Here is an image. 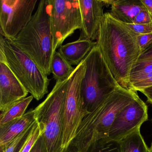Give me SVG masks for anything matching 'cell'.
<instances>
[{
	"label": "cell",
	"instance_id": "1",
	"mask_svg": "<svg viewBox=\"0 0 152 152\" xmlns=\"http://www.w3.org/2000/svg\"><path fill=\"white\" fill-rule=\"evenodd\" d=\"M138 35L110 12L104 14L96 46L118 84L127 89L131 71L140 54Z\"/></svg>",
	"mask_w": 152,
	"mask_h": 152
},
{
	"label": "cell",
	"instance_id": "2",
	"mask_svg": "<svg viewBox=\"0 0 152 152\" xmlns=\"http://www.w3.org/2000/svg\"><path fill=\"white\" fill-rule=\"evenodd\" d=\"M138 95L119 86L104 101L85 116L71 144L74 152H86L97 141L106 138L117 114Z\"/></svg>",
	"mask_w": 152,
	"mask_h": 152
},
{
	"label": "cell",
	"instance_id": "3",
	"mask_svg": "<svg viewBox=\"0 0 152 152\" xmlns=\"http://www.w3.org/2000/svg\"><path fill=\"white\" fill-rule=\"evenodd\" d=\"M10 40L31 58L46 75L51 73L55 52L48 0L39 1L27 25Z\"/></svg>",
	"mask_w": 152,
	"mask_h": 152
},
{
	"label": "cell",
	"instance_id": "4",
	"mask_svg": "<svg viewBox=\"0 0 152 152\" xmlns=\"http://www.w3.org/2000/svg\"><path fill=\"white\" fill-rule=\"evenodd\" d=\"M69 78L56 82L43 102L34 108L48 152H63L61 147L66 97Z\"/></svg>",
	"mask_w": 152,
	"mask_h": 152
},
{
	"label": "cell",
	"instance_id": "5",
	"mask_svg": "<svg viewBox=\"0 0 152 152\" xmlns=\"http://www.w3.org/2000/svg\"><path fill=\"white\" fill-rule=\"evenodd\" d=\"M0 62L5 63L35 99L48 93L50 80L34 61L11 40L1 35Z\"/></svg>",
	"mask_w": 152,
	"mask_h": 152
},
{
	"label": "cell",
	"instance_id": "6",
	"mask_svg": "<svg viewBox=\"0 0 152 152\" xmlns=\"http://www.w3.org/2000/svg\"><path fill=\"white\" fill-rule=\"evenodd\" d=\"M86 71L81 84L85 105L89 112L104 101L120 85L97 46L84 58Z\"/></svg>",
	"mask_w": 152,
	"mask_h": 152
},
{
	"label": "cell",
	"instance_id": "7",
	"mask_svg": "<svg viewBox=\"0 0 152 152\" xmlns=\"http://www.w3.org/2000/svg\"><path fill=\"white\" fill-rule=\"evenodd\" d=\"M85 71L86 64L83 59L69 78L61 145L64 151L71 146L83 121L90 113L85 105L81 90L82 82Z\"/></svg>",
	"mask_w": 152,
	"mask_h": 152
},
{
	"label": "cell",
	"instance_id": "8",
	"mask_svg": "<svg viewBox=\"0 0 152 152\" xmlns=\"http://www.w3.org/2000/svg\"><path fill=\"white\" fill-rule=\"evenodd\" d=\"M54 52L76 30L82 28L78 0H48Z\"/></svg>",
	"mask_w": 152,
	"mask_h": 152
},
{
	"label": "cell",
	"instance_id": "9",
	"mask_svg": "<svg viewBox=\"0 0 152 152\" xmlns=\"http://www.w3.org/2000/svg\"><path fill=\"white\" fill-rule=\"evenodd\" d=\"M37 2V0H1V35L10 40L16 37L31 19Z\"/></svg>",
	"mask_w": 152,
	"mask_h": 152
},
{
	"label": "cell",
	"instance_id": "10",
	"mask_svg": "<svg viewBox=\"0 0 152 152\" xmlns=\"http://www.w3.org/2000/svg\"><path fill=\"white\" fill-rule=\"evenodd\" d=\"M148 119L147 106L137 96L117 114L109 129L107 138L119 142L140 128Z\"/></svg>",
	"mask_w": 152,
	"mask_h": 152
},
{
	"label": "cell",
	"instance_id": "11",
	"mask_svg": "<svg viewBox=\"0 0 152 152\" xmlns=\"http://www.w3.org/2000/svg\"><path fill=\"white\" fill-rule=\"evenodd\" d=\"M82 19L80 38L97 40L106 7L104 0H78Z\"/></svg>",
	"mask_w": 152,
	"mask_h": 152
},
{
	"label": "cell",
	"instance_id": "12",
	"mask_svg": "<svg viewBox=\"0 0 152 152\" xmlns=\"http://www.w3.org/2000/svg\"><path fill=\"white\" fill-rule=\"evenodd\" d=\"M29 92L9 66L0 62V110L4 112L18 100L26 97Z\"/></svg>",
	"mask_w": 152,
	"mask_h": 152
},
{
	"label": "cell",
	"instance_id": "13",
	"mask_svg": "<svg viewBox=\"0 0 152 152\" xmlns=\"http://www.w3.org/2000/svg\"><path fill=\"white\" fill-rule=\"evenodd\" d=\"M36 121L34 109H31L20 118L0 125V147L3 149L20 133L34 124Z\"/></svg>",
	"mask_w": 152,
	"mask_h": 152
},
{
	"label": "cell",
	"instance_id": "14",
	"mask_svg": "<svg viewBox=\"0 0 152 152\" xmlns=\"http://www.w3.org/2000/svg\"><path fill=\"white\" fill-rule=\"evenodd\" d=\"M96 46V42L80 37L75 41L62 45L58 51L72 65L77 66Z\"/></svg>",
	"mask_w": 152,
	"mask_h": 152
},
{
	"label": "cell",
	"instance_id": "15",
	"mask_svg": "<svg viewBox=\"0 0 152 152\" xmlns=\"http://www.w3.org/2000/svg\"><path fill=\"white\" fill-rule=\"evenodd\" d=\"M146 9L141 0H112L110 13L121 23H133L137 15Z\"/></svg>",
	"mask_w": 152,
	"mask_h": 152
},
{
	"label": "cell",
	"instance_id": "16",
	"mask_svg": "<svg viewBox=\"0 0 152 152\" xmlns=\"http://www.w3.org/2000/svg\"><path fill=\"white\" fill-rule=\"evenodd\" d=\"M152 72V46L141 53L134 64L130 74L129 89L132 84Z\"/></svg>",
	"mask_w": 152,
	"mask_h": 152
},
{
	"label": "cell",
	"instance_id": "17",
	"mask_svg": "<svg viewBox=\"0 0 152 152\" xmlns=\"http://www.w3.org/2000/svg\"><path fill=\"white\" fill-rule=\"evenodd\" d=\"M140 128L118 142L121 152H149L140 131Z\"/></svg>",
	"mask_w": 152,
	"mask_h": 152
},
{
	"label": "cell",
	"instance_id": "18",
	"mask_svg": "<svg viewBox=\"0 0 152 152\" xmlns=\"http://www.w3.org/2000/svg\"><path fill=\"white\" fill-rule=\"evenodd\" d=\"M75 68L58 51L54 52L51 62V72L56 82L69 78Z\"/></svg>",
	"mask_w": 152,
	"mask_h": 152
},
{
	"label": "cell",
	"instance_id": "19",
	"mask_svg": "<svg viewBox=\"0 0 152 152\" xmlns=\"http://www.w3.org/2000/svg\"><path fill=\"white\" fill-rule=\"evenodd\" d=\"M34 98V97L31 95L22 99L2 112L0 118V125H4L15 119L22 117L26 113V109Z\"/></svg>",
	"mask_w": 152,
	"mask_h": 152
},
{
	"label": "cell",
	"instance_id": "20",
	"mask_svg": "<svg viewBox=\"0 0 152 152\" xmlns=\"http://www.w3.org/2000/svg\"><path fill=\"white\" fill-rule=\"evenodd\" d=\"M43 130L39 123L35 121L30 132L21 144L17 152H30L35 142L42 135Z\"/></svg>",
	"mask_w": 152,
	"mask_h": 152
},
{
	"label": "cell",
	"instance_id": "21",
	"mask_svg": "<svg viewBox=\"0 0 152 152\" xmlns=\"http://www.w3.org/2000/svg\"><path fill=\"white\" fill-rule=\"evenodd\" d=\"M86 152H121L118 142L104 138L92 145Z\"/></svg>",
	"mask_w": 152,
	"mask_h": 152
},
{
	"label": "cell",
	"instance_id": "22",
	"mask_svg": "<svg viewBox=\"0 0 152 152\" xmlns=\"http://www.w3.org/2000/svg\"><path fill=\"white\" fill-rule=\"evenodd\" d=\"M33 125L34 124H33L24 131L17 136L5 148L1 150H2L3 152H15L18 146L20 145V144H22L29 134Z\"/></svg>",
	"mask_w": 152,
	"mask_h": 152
},
{
	"label": "cell",
	"instance_id": "23",
	"mask_svg": "<svg viewBox=\"0 0 152 152\" xmlns=\"http://www.w3.org/2000/svg\"><path fill=\"white\" fill-rule=\"evenodd\" d=\"M151 86H152V72L132 84L130 87V89L136 91H140L145 88Z\"/></svg>",
	"mask_w": 152,
	"mask_h": 152
},
{
	"label": "cell",
	"instance_id": "24",
	"mask_svg": "<svg viewBox=\"0 0 152 152\" xmlns=\"http://www.w3.org/2000/svg\"><path fill=\"white\" fill-rule=\"evenodd\" d=\"M137 39L140 54L152 46V33L138 34Z\"/></svg>",
	"mask_w": 152,
	"mask_h": 152
},
{
	"label": "cell",
	"instance_id": "25",
	"mask_svg": "<svg viewBox=\"0 0 152 152\" xmlns=\"http://www.w3.org/2000/svg\"><path fill=\"white\" fill-rule=\"evenodd\" d=\"M131 30L137 34H143L152 33V23L148 24H137L124 23Z\"/></svg>",
	"mask_w": 152,
	"mask_h": 152
},
{
	"label": "cell",
	"instance_id": "26",
	"mask_svg": "<svg viewBox=\"0 0 152 152\" xmlns=\"http://www.w3.org/2000/svg\"><path fill=\"white\" fill-rule=\"evenodd\" d=\"M133 23L137 24L152 23V18L147 10H144L137 15L133 21Z\"/></svg>",
	"mask_w": 152,
	"mask_h": 152
},
{
	"label": "cell",
	"instance_id": "27",
	"mask_svg": "<svg viewBox=\"0 0 152 152\" xmlns=\"http://www.w3.org/2000/svg\"><path fill=\"white\" fill-rule=\"evenodd\" d=\"M30 152H48L47 145L42 136H40Z\"/></svg>",
	"mask_w": 152,
	"mask_h": 152
},
{
	"label": "cell",
	"instance_id": "28",
	"mask_svg": "<svg viewBox=\"0 0 152 152\" xmlns=\"http://www.w3.org/2000/svg\"><path fill=\"white\" fill-rule=\"evenodd\" d=\"M147 98V102L152 105V86L145 88L140 91Z\"/></svg>",
	"mask_w": 152,
	"mask_h": 152
},
{
	"label": "cell",
	"instance_id": "29",
	"mask_svg": "<svg viewBox=\"0 0 152 152\" xmlns=\"http://www.w3.org/2000/svg\"><path fill=\"white\" fill-rule=\"evenodd\" d=\"M152 18V0H141Z\"/></svg>",
	"mask_w": 152,
	"mask_h": 152
},
{
	"label": "cell",
	"instance_id": "30",
	"mask_svg": "<svg viewBox=\"0 0 152 152\" xmlns=\"http://www.w3.org/2000/svg\"><path fill=\"white\" fill-rule=\"evenodd\" d=\"M63 152H74L72 148L70 146L68 148L65 150Z\"/></svg>",
	"mask_w": 152,
	"mask_h": 152
},
{
	"label": "cell",
	"instance_id": "31",
	"mask_svg": "<svg viewBox=\"0 0 152 152\" xmlns=\"http://www.w3.org/2000/svg\"><path fill=\"white\" fill-rule=\"evenodd\" d=\"M149 152H152V142L151 143V146L149 148Z\"/></svg>",
	"mask_w": 152,
	"mask_h": 152
},
{
	"label": "cell",
	"instance_id": "32",
	"mask_svg": "<svg viewBox=\"0 0 152 152\" xmlns=\"http://www.w3.org/2000/svg\"><path fill=\"white\" fill-rule=\"evenodd\" d=\"M151 123H152V119H151Z\"/></svg>",
	"mask_w": 152,
	"mask_h": 152
},
{
	"label": "cell",
	"instance_id": "33",
	"mask_svg": "<svg viewBox=\"0 0 152 152\" xmlns=\"http://www.w3.org/2000/svg\"><path fill=\"white\" fill-rule=\"evenodd\" d=\"M1 152H3V151H2V150H1Z\"/></svg>",
	"mask_w": 152,
	"mask_h": 152
}]
</instances>
